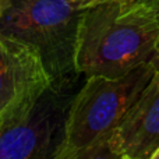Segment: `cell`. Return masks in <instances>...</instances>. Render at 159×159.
I'll return each instance as SVG.
<instances>
[{"label": "cell", "instance_id": "obj_1", "mask_svg": "<svg viewBox=\"0 0 159 159\" xmlns=\"http://www.w3.org/2000/svg\"><path fill=\"white\" fill-rule=\"evenodd\" d=\"M158 38V8L103 0L82 10L75 70L85 77H121L152 60Z\"/></svg>", "mask_w": 159, "mask_h": 159}, {"label": "cell", "instance_id": "obj_2", "mask_svg": "<svg viewBox=\"0 0 159 159\" xmlns=\"http://www.w3.org/2000/svg\"><path fill=\"white\" fill-rule=\"evenodd\" d=\"M144 63L117 78L89 75L75 93L56 159L106 158V143L155 73Z\"/></svg>", "mask_w": 159, "mask_h": 159}, {"label": "cell", "instance_id": "obj_3", "mask_svg": "<svg viewBox=\"0 0 159 159\" xmlns=\"http://www.w3.org/2000/svg\"><path fill=\"white\" fill-rule=\"evenodd\" d=\"M81 73L55 78L0 120V159H56Z\"/></svg>", "mask_w": 159, "mask_h": 159}, {"label": "cell", "instance_id": "obj_4", "mask_svg": "<svg viewBox=\"0 0 159 159\" xmlns=\"http://www.w3.org/2000/svg\"><path fill=\"white\" fill-rule=\"evenodd\" d=\"M82 10L67 0H11L0 16V36L36 50L52 80L77 74L75 45Z\"/></svg>", "mask_w": 159, "mask_h": 159}, {"label": "cell", "instance_id": "obj_5", "mask_svg": "<svg viewBox=\"0 0 159 159\" xmlns=\"http://www.w3.org/2000/svg\"><path fill=\"white\" fill-rule=\"evenodd\" d=\"M159 148V69L106 143V158L152 159Z\"/></svg>", "mask_w": 159, "mask_h": 159}, {"label": "cell", "instance_id": "obj_6", "mask_svg": "<svg viewBox=\"0 0 159 159\" xmlns=\"http://www.w3.org/2000/svg\"><path fill=\"white\" fill-rule=\"evenodd\" d=\"M50 81L36 50L0 36V120Z\"/></svg>", "mask_w": 159, "mask_h": 159}, {"label": "cell", "instance_id": "obj_7", "mask_svg": "<svg viewBox=\"0 0 159 159\" xmlns=\"http://www.w3.org/2000/svg\"><path fill=\"white\" fill-rule=\"evenodd\" d=\"M67 2H69L73 7L78 8V10H85V8L98 4V3L103 2V0H67Z\"/></svg>", "mask_w": 159, "mask_h": 159}, {"label": "cell", "instance_id": "obj_8", "mask_svg": "<svg viewBox=\"0 0 159 159\" xmlns=\"http://www.w3.org/2000/svg\"><path fill=\"white\" fill-rule=\"evenodd\" d=\"M127 4H133V6H148V7H154L159 10V0H124Z\"/></svg>", "mask_w": 159, "mask_h": 159}, {"label": "cell", "instance_id": "obj_9", "mask_svg": "<svg viewBox=\"0 0 159 159\" xmlns=\"http://www.w3.org/2000/svg\"><path fill=\"white\" fill-rule=\"evenodd\" d=\"M151 63L155 66V69H159V38H158V42H157V48H155V55L152 57Z\"/></svg>", "mask_w": 159, "mask_h": 159}, {"label": "cell", "instance_id": "obj_10", "mask_svg": "<svg viewBox=\"0 0 159 159\" xmlns=\"http://www.w3.org/2000/svg\"><path fill=\"white\" fill-rule=\"evenodd\" d=\"M10 2L11 0H0V16L7 10V7L10 6Z\"/></svg>", "mask_w": 159, "mask_h": 159}, {"label": "cell", "instance_id": "obj_11", "mask_svg": "<svg viewBox=\"0 0 159 159\" xmlns=\"http://www.w3.org/2000/svg\"><path fill=\"white\" fill-rule=\"evenodd\" d=\"M152 159H159V148L155 151V154L152 155Z\"/></svg>", "mask_w": 159, "mask_h": 159}]
</instances>
